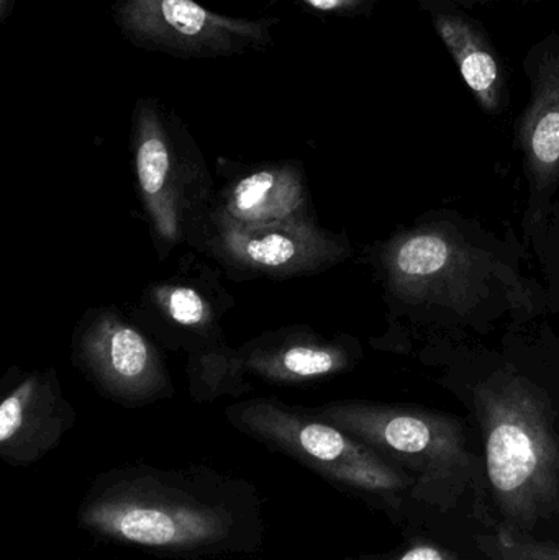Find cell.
I'll use <instances>...</instances> for the list:
<instances>
[{
  "instance_id": "obj_1",
  "label": "cell",
  "mask_w": 559,
  "mask_h": 560,
  "mask_svg": "<svg viewBox=\"0 0 559 560\" xmlns=\"http://www.w3.org/2000/svg\"><path fill=\"white\" fill-rule=\"evenodd\" d=\"M78 525L102 541L156 555H249L265 541L263 500L248 480L206 467L124 466L95 477Z\"/></svg>"
},
{
  "instance_id": "obj_2",
  "label": "cell",
  "mask_w": 559,
  "mask_h": 560,
  "mask_svg": "<svg viewBox=\"0 0 559 560\" xmlns=\"http://www.w3.org/2000/svg\"><path fill=\"white\" fill-rule=\"evenodd\" d=\"M473 401L492 497L512 528L528 532L559 502V440L550 408L531 382L511 372L479 384Z\"/></svg>"
},
{
  "instance_id": "obj_3",
  "label": "cell",
  "mask_w": 559,
  "mask_h": 560,
  "mask_svg": "<svg viewBox=\"0 0 559 560\" xmlns=\"http://www.w3.org/2000/svg\"><path fill=\"white\" fill-rule=\"evenodd\" d=\"M312 411L400 466L416 480L414 495L432 505L452 509L475 477L465 430L449 415L366 401H334Z\"/></svg>"
},
{
  "instance_id": "obj_4",
  "label": "cell",
  "mask_w": 559,
  "mask_h": 560,
  "mask_svg": "<svg viewBox=\"0 0 559 560\" xmlns=\"http://www.w3.org/2000/svg\"><path fill=\"white\" fill-rule=\"evenodd\" d=\"M225 417L246 436L291 457L334 486L384 500L416 487L406 470L308 408L258 397L230 405Z\"/></svg>"
},
{
  "instance_id": "obj_5",
  "label": "cell",
  "mask_w": 559,
  "mask_h": 560,
  "mask_svg": "<svg viewBox=\"0 0 559 560\" xmlns=\"http://www.w3.org/2000/svg\"><path fill=\"white\" fill-rule=\"evenodd\" d=\"M380 261L387 290L410 305L443 306L466 316L496 292L522 303L514 272L449 226L397 233L381 249Z\"/></svg>"
},
{
  "instance_id": "obj_6",
  "label": "cell",
  "mask_w": 559,
  "mask_h": 560,
  "mask_svg": "<svg viewBox=\"0 0 559 560\" xmlns=\"http://www.w3.org/2000/svg\"><path fill=\"white\" fill-rule=\"evenodd\" d=\"M189 246L238 280L318 275L351 253L345 236L317 222L245 223L216 206Z\"/></svg>"
},
{
  "instance_id": "obj_7",
  "label": "cell",
  "mask_w": 559,
  "mask_h": 560,
  "mask_svg": "<svg viewBox=\"0 0 559 560\" xmlns=\"http://www.w3.org/2000/svg\"><path fill=\"white\" fill-rule=\"evenodd\" d=\"M72 364L102 397L127 408L173 397L163 354L114 306L89 310L72 336Z\"/></svg>"
},
{
  "instance_id": "obj_8",
  "label": "cell",
  "mask_w": 559,
  "mask_h": 560,
  "mask_svg": "<svg viewBox=\"0 0 559 560\" xmlns=\"http://www.w3.org/2000/svg\"><path fill=\"white\" fill-rule=\"evenodd\" d=\"M135 174L154 245L164 259L176 246L189 245L206 222L216 203L213 177L200 158L177 153L160 135L137 144Z\"/></svg>"
},
{
  "instance_id": "obj_9",
  "label": "cell",
  "mask_w": 559,
  "mask_h": 560,
  "mask_svg": "<svg viewBox=\"0 0 559 560\" xmlns=\"http://www.w3.org/2000/svg\"><path fill=\"white\" fill-rule=\"evenodd\" d=\"M233 305L219 271L180 262L173 276L154 280L140 293L131 316L164 348L193 355L225 345L222 322Z\"/></svg>"
},
{
  "instance_id": "obj_10",
  "label": "cell",
  "mask_w": 559,
  "mask_h": 560,
  "mask_svg": "<svg viewBox=\"0 0 559 560\" xmlns=\"http://www.w3.org/2000/svg\"><path fill=\"white\" fill-rule=\"evenodd\" d=\"M75 420L55 371L26 372L0 404V457L9 466H32L59 446Z\"/></svg>"
},
{
  "instance_id": "obj_11",
  "label": "cell",
  "mask_w": 559,
  "mask_h": 560,
  "mask_svg": "<svg viewBox=\"0 0 559 560\" xmlns=\"http://www.w3.org/2000/svg\"><path fill=\"white\" fill-rule=\"evenodd\" d=\"M243 374L282 387H302L341 374L353 364V351L305 326L269 331L236 348Z\"/></svg>"
},
{
  "instance_id": "obj_12",
  "label": "cell",
  "mask_w": 559,
  "mask_h": 560,
  "mask_svg": "<svg viewBox=\"0 0 559 560\" xmlns=\"http://www.w3.org/2000/svg\"><path fill=\"white\" fill-rule=\"evenodd\" d=\"M213 206L245 223L317 222L305 171L289 163L230 170Z\"/></svg>"
},
{
  "instance_id": "obj_13",
  "label": "cell",
  "mask_w": 559,
  "mask_h": 560,
  "mask_svg": "<svg viewBox=\"0 0 559 560\" xmlns=\"http://www.w3.org/2000/svg\"><path fill=\"white\" fill-rule=\"evenodd\" d=\"M519 137L528 167L537 179L559 176V58L541 68Z\"/></svg>"
},
{
  "instance_id": "obj_14",
  "label": "cell",
  "mask_w": 559,
  "mask_h": 560,
  "mask_svg": "<svg viewBox=\"0 0 559 560\" xmlns=\"http://www.w3.org/2000/svg\"><path fill=\"white\" fill-rule=\"evenodd\" d=\"M435 26L481 107L488 112L498 110L502 92L501 69L485 36L468 20L449 13L436 16Z\"/></svg>"
},
{
  "instance_id": "obj_15",
  "label": "cell",
  "mask_w": 559,
  "mask_h": 560,
  "mask_svg": "<svg viewBox=\"0 0 559 560\" xmlns=\"http://www.w3.org/2000/svg\"><path fill=\"white\" fill-rule=\"evenodd\" d=\"M190 395L196 400H216L222 395L240 397L249 390L236 359V348L229 342L189 355L187 362Z\"/></svg>"
},
{
  "instance_id": "obj_16",
  "label": "cell",
  "mask_w": 559,
  "mask_h": 560,
  "mask_svg": "<svg viewBox=\"0 0 559 560\" xmlns=\"http://www.w3.org/2000/svg\"><path fill=\"white\" fill-rule=\"evenodd\" d=\"M485 551L496 560H559V546L527 541L509 528L499 529Z\"/></svg>"
},
{
  "instance_id": "obj_17",
  "label": "cell",
  "mask_w": 559,
  "mask_h": 560,
  "mask_svg": "<svg viewBox=\"0 0 559 560\" xmlns=\"http://www.w3.org/2000/svg\"><path fill=\"white\" fill-rule=\"evenodd\" d=\"M163 15L184 35H196L206 22V12L190 0H163Z\"/></svg>"
},
{
  "instance_id": "obj_18",
  "label": "cell",
  "mask_w": 559,
  "mask_h": 560,
  "mask_svg": "<svg viewBox=\"0 0 559 560\" xmlns=\"http://www.w3.org/2000/svg\"><path fill=\"white\" fill-rule=\"evenodd\" d=\"M384 560H459L455 552L450 549L440 548L433 545H419L410 548L409 551L403 552L396 558Z\"/></svg>"
},
{
  "instance_id": "obj_19",
  "label": "cell",
  "mask_w": 559,
  "mask_h": 560,
  "mask_svg": "<svg viewBox=\"0 0 559 560\" xmlns=\"http://www.w3.org/2000/svg\"><path fill=\"white\" fill-rule=\"evenodd\" d=\"M311 2L318 7V9H334L341 0H311Z\"/></svg>"
}]
</instances>
